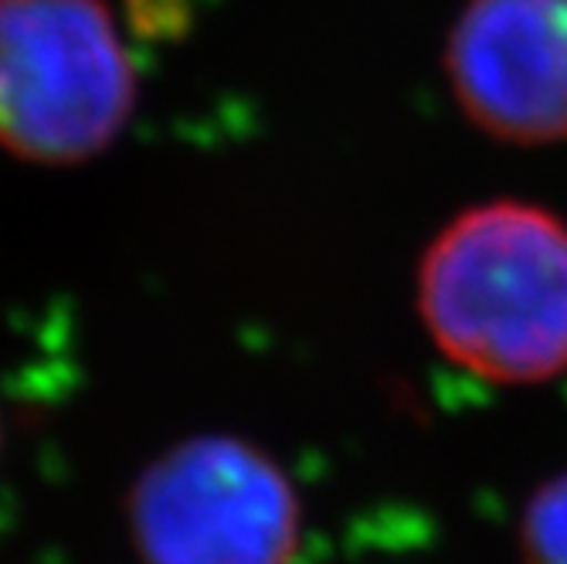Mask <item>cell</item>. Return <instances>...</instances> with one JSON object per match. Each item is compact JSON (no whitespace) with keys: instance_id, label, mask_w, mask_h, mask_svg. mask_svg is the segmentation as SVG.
<instances>
[{"instance_id":"6da1fadb","label":"cell","mask_w":567,"mask_h":564,"mask_svg":"<svg viewBox=\"0 0 567 564\" xmlns=\"http://www.w3.org/2000/svg\"><path fill=\"white\" fill-rule=\"evenodd\" d=\"M415 306L432 347L486 384L567 375V222L534 201L462 208L422 252Z\"/></svg>"},{"instance_id":"7a4b0ae2","label":"cell","mask_w":567,"mask_h":564,"mask_svg":"<svg viewBox=\"0 0 567 564\" xmlns=\"http://www.w3.org/2000/svg\"><path fill=\"white\" fill-rule=\"evenodd\" d=\"M136 69L106 0H0V150L75 167L133 120Z\"/></svg>"},{"instance_id":"3957f363","label":"cell","mask_w":567,"mask_h":564,"mask_svg":"<svg viewBox=\"0 0 567 564\" xmlns=\"http://www.w3.org/2000/svg\"><path fill=\"white\" fill-rule=\"evenodd\" d=\"M126 527L143 564H296L302 503L259 445L194 435L133 480Z\"/></svg>"},{"instance_id":"277c9868","label":"cell","mask_w":567,"mask_h":564,"mask_svg":"<svg viewBox=\"0 0 567 564\" xmlns=\"http://www.w3.org/2000/svg\"><path fill=\"white\" fill-rule=\"evenodd\" d=\"M442 65L458 113L483 136L567 140V0H462Z\"/></svg>"},{"instance_id":"5b68a950","label":"cell","mask_w":567,"mask_h":564,"mask_svg":"<svg viewBox=\"0 0 567 564\" xmlns=\"http://www.w3.org/2000/svg\"><path fill=\"white\" fill-rule=\"evenodd\" d=\"M520 564H567V470L547 476L527 500L517 531Z\"/></svg>"}]
</instances>
